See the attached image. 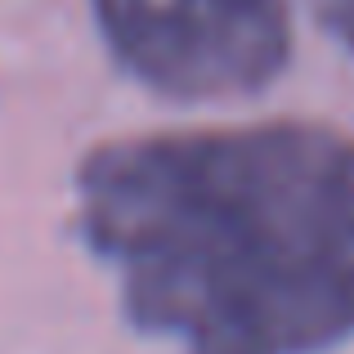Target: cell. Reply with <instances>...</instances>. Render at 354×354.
I'll list each match as a JSON object with an SVG mask.
<instances>
[{
    "instance_id": "cell-1",
    "label": "cell",
    "mask_w": 354,
    "mask_h": 354,
    "mask_svg": "<svg viewBox=\"0 0 354 354\" xmlns=\"http://www.w3.org/2000/svg\"><path fill=\"white\" fill-rule=\"evenodd\" d=\"M77 234L135 332L175 354L354 341V139L319 121L113 139L77 166Z\"/></svg>"
},
{
    "instance_id": "cell-2",
    "label": "cell",
    "mask_w": 354,
    "mask_h": 354,
    "mask_svg": "<svg viewBox=\"0 0 354 354\" xmlns=\"http://www.w3.org/2000/svg\"><path fill=\"white\" fill-rule=\"evenodd\" d=\"M108 50L139 86L180 104L265 90L292 59L287 0H90Z\"/></svg>"
},
{
    "instance_id": "cell-3",
    "label": "cell",
    "mask_w": 354,
    "mask_h": 354,
    "mask_svg": "<svg viewBox=\"0 0 354 354\" xmlns=\"http://www.w3.org/2000/svg\"><path fill=\"white\" fill-rule=\"evenodd\" d=\"M314 14H319L323 32L337 36V41L354 54V0H314Z\"/></svg>"
}]
</instances>
